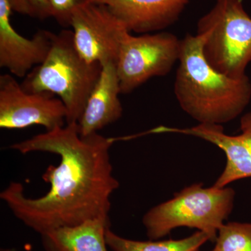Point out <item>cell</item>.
Segmentation results:
<instances>
[{
    "label": "cell",
    "instance_id": "cell-1",
    "mask_svg": "<svg viewBox=\"0 0 251 251\" xmlns=\"http://www.w3.org/2000/svg\"><path fill=\"white\" fill-rule=\"evenodd\" d=\"M112 143L98 133L82 136L77 123H72L13 144L10 148L23 154L54 153L60 162L44 173L50 188L41 197L28 198L22 184L11 182L0 198L18 220L41 235L90 220L110 221V197L120 186L112 175Z\"/></svg>",
    "mask_w": 251,
    "mask_h": 251
},
{
    "label": "cell",
    "instance_id": "cell-2",
    "mask_svg": "<svg viewBox=\"0 0 251 251\" xmlns=\"http://www.w3.org/2000/svg\"><path fill=\"white\" fill-rule=\"evenodd\" d=\"M203 41L197 34L181 39L175 95L181 109L200 124L222 125L247 108L251 82L247 75L232 78L211 67L203 54Z\"/></svg>",
    "mask_w": 251,
    "mask_h": 251
},
{
    "label": "cell",
    "instance_id": "cell-3",
    "mask_svg": "<svg viewBox=\"0 0 251 251\" xmlns=\"http://www.w3.org/2000/svg\"><path fill=\"white\" fill-rule=\"evenodd\" d=\"M103 66L89 63L75 49L74 33L63 29L55 34L47 58L24 77L21 87L27 92L58 96L67 110V124L77 123Z\"/></svg>",
    "mask_w": 251,
    "mask_h": 251
},
{
    "label": "cell",
    "instance_id": "cell-4",
    "mask_svg": "<svg viewBox=\"0 0 251 251\" xmlns=\"http://www.w3.org/2000/svg\"><path fill=\"white\" fill-rule=\"evenodd\" d=\"M234 198L232 188L191 185L144 215L147 235L157 240L175 228L187 227L204 232L210 242H215L220 228L232 213Z\"/></svg>",
    "mask_w": 251,
    "mask_h": 251
},
{
    "label": "cell",
    "instance_id": "cell-5",
    "mask_svg": "<svg viewBox=\"0 0 251 251\" xmlns=\"http://www.w3.org/2000/svg\"><path fill=\"white\" fill-rule=\"evenodd\" d=\"M197 34L202 35V52L217 72L232 78L245 76L251 62V17L242 0H216L200 18Z\"/></svg>",
    "mask_w": 251,
    "mask_h": 251
},
{
    "label": "cell",
    "instance_id": "cell-6",
    "mask_svg": "<svg viewBox=\"0 0 251 251\" xmlns=\"http://www.w3.org/2000/svg\"><path fill=\"white\" fill-rule=\"evenodd\" d=\"M181 39L166 31L122 39L117 62L121 94H127L154 77L168 75L179 62Z\"/></svg>",
    "mask_w": 251,
    "mask_h": 251
},
{
    "label": "cell",
    "instance_id": "cell-7",
    "mask_svg": "<svg viewBox=\"0 0 251 251\" xmlns=\"http://www.w3.org/2000/svg\"><path fill=\"white\" fill-rule=\"evenodd\" d=\"M67 110L49 92H27L11 74L0 75V128L22 129L42 126L46 131L67 125Z\"/></svg>",
    "mask_w": 251,
    "mask_h": 251
},
{
    "label": "cell",
    "instance_id": "cell-8",
    "mask_svg": "<svg viewBox=\"0 0 251 251\" xmlns=\"http://www.w3.org/2000/svg\"><path fill=\"white\" fill-rule=\"evenodd\" d=\"M74 41L78 53L89 63L117 64L124 36L129 31L106 5L92 1L73 16Z\"/></svg>",
    "mask_w": 251,
    "mask_h": 251
},
{
    "label": "cell",
    "instance_id": "cell-9",
    "mask_svg": "<svg viewBox=\"0 0 251 251\" xmlns=\"http://www.w3.org/2000/svg\"><path fill=\"white\" fill-rule=\"evenodd\" d=\"M12 11L9 0H0V67L25 77L47 58L56 34L40 29L31 39L23 37L11 25Z\"/></svg>",
    "mask_w": 251,
    "mask_h": 251
},
{
    "label": "cell",
    "instance_id": "cell-10",
    "mask_svg": "<svg viewBox=\"0 0 251 251\" xmlns=\"http://www.w3.org/2000/svg\"><path fill=\"white\" fill-rule=\"evenodd\" d=\"M155 133H176L197 137L221 149L226 156V165L214 187L221 188L234 181L251 177V128L237 135L225 133L222 125L199 124L191 128L160 126Z\"/></svg>",
    "mask_w": 251,
    "mask_h": 251
},
{
    "label": "cell",
    "instance_id": "cell-11",
    "mask_svg": "<svg viewBox=\"0 0 251 251\" xmlns=\"http://www.w3.org/2000/svg\"><path fill=\"white\" fill-rule=\"evenodd\" d=\"M108 6L130 32H158L179 20L192 0H94Z\"/></svg>",
    "mask_w": 251,
    "mask_h": 251
},
{
    "label": "cell",
    "instance_id": "cell-12",
    "mask_svg": "<svg viewBox=\"0 0 251 251\" xmlns=\"http://www.w3.org/2000/svg\"><path fill=\"white\" fill-rule=\"evenodd\" d=\"M117 64H104L100 77L90 94L85 110L77 122L82 136L98 133L107 126L120 120L123 108Z\"/></svg>",
    "mask_w": 251,
    "mask_h": 251
},
{
    "label": "cell",
    "instance_id": "cell-13",
    "mask_svg": "<svg viewBox=\"0 0 251 251\" xmlns=\"http://www.w3.org/2000/svg\"><path fill=\"white\" fill-rule=\"evenodd\" d=\"M109 227L110 221L90 220L41 236L46 251H108L105 232Z\"/></svg>",
    "mask_w": 251,
    "mask_h": 251
},
{
    "label": "cell",
    "instance_id": "cell-14",
    "mask_svg": "<svg viewBox=\"0 0 251 251\" xmlns=\"http://www.w3.org/2000/svg\"><path fill=\"white\" fill-rule=\"evenodd\" d=\"M105 239L107 245L113 251H198L209 241L208 236L201 231L177 240H132L114 233L110 227L105 232Z\"/></svg>",
    "mask_w": 251,
    "mask_h": 251
},
{
    "label": "cell",
    "instance_id": "cell-15",
    "mask_svg": "<svg viewBox=\"0 0 251 251\" xmlns=\"http://www.w3.org/2000/svg\"><path fill=\"white\" fill-rule=\"evenodd\" d=\"M213 251H251V223L223 225Z\"/></svg>",
    "mask_w": 251,
    "mask_h": 251
},
{
    "label": "cell",
    "instance_id": "cell-16",
    "mask_svg": "<svg viewBox=\"0 0 251 251\" xmlns=\"http://www.w3.org/2000/svg\"><path fill=\"white\" fill-rule=\"evenodd\" d=\"M92 1L93 0H49L50 17L63 27H71L75 11Z\"/></svg>",
    "mask_w": 251,
    "mask_h": 251
},
{
    "label": "cell",
    "instance_id": "cell-17",
    "mask_svg": "<svg viewBox=\"0 0 251 251\" xmlns=\"http://www.w3.org/2000/svg\"><path fill=\"white\" fill-rule=\"evenodd\" d=\"M34 10V18L44 20L50 17L49 0H29Z\"/></svg>",
    "mask_w": 251,
    "mask_h": 251
},
{
    "label": "cell",
    "instance_id": "cell-18",
    "mask_svg": "<svg viewBox=\"0 0 251 251\" xmlns=\"http://www.w3.org/2000/svg\"><path fill=\"white\" fill-rule=\"evenodd\" d=\"M13 11L34 18V10L29 0H9Z\"/></svg>",
    "mask_w": 251,
    "mask_h": 251
},
{
    "label": "cell",
    "instance_id": "cell-19",
    "mask_svg": "<svg viewBox=\"0 0 251 251\" xmlns=\"http://www.w3.org/2000/svg\"><path fill=\"white\" fill-rule=\"evenodd\" d=\"M251 128V112L243 115L240 120L241 130Z\"/></svg>",
    "mask_w": 251,
    "mask_h": 251
},
{
    "label": "cell",
    "instance_id": "cell-20",
    "mask_svg": "<svg viewBox=\"0 0 251 251\" xmlns=\"http://www.w3.org/2000/svg\"><path fill=\"white\" fill-rule=\"evenodd\" d=\"M213 251V250H212V251Z\"/></svg>",
    "mask_w": 251,
    "mask_h": 251
}]
</instances>
